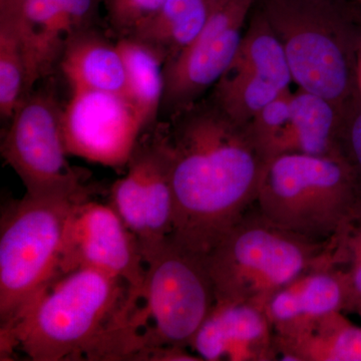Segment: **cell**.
Masks as SVG:
<instances>
[{"mask_svg":"<svg viewBox=\"0 0 361 361\" xmlns=\"http://www.w3.org/2000/svg\"><path fill=\"white\" fill-rule=\"evenodd\" d=\"M156 127L174 197L171 236L207 255L255 205L267 161L247 123L209 94Z\"/></svg>","mask_w":361,"mask_h":361,"instance_id":"1","label":"cell"},{"mask_svg":"<svg viewBox=\"0 0 361 361\" xmlns=\"http://www.w3.org/2000/svg\"><path fill=\"white\" fill-rule=\"evenodd\" d=\"M130 305L127 285L101 271L59 275L0 329L1 360L20 350L33 361H113Z\"/></svg>","mask_w":361,"mask_h":361,"instance_id":"2","label":"cell"},{"mask_svg":"<svg viewBox=\"0 0 361 361\" xmlns=\"http://www.w3.org/2000/svg\"><path fill=\"white\" fill-rule=\"evenodd\" d=\"M283 45L293 82L344 115L361 104L360 0H259Z\"/></svg>","mask_w":361,"mask_h":361,"instance_id":"3","label":"cell"},{"mask_svg":"<svg viewBox=\"0 0 361 361\" xmlns=\"http://www.w3.org/2000/svg\"><path fill=\"white\" fill-rule=\"evenodd\" d=\"M142 256L146 274L121 331V361H139L153 348L190 350L216 304L205 254L169 236Z\"/></svg>","mask_w":361,"mask_h":361,"instance_id":"4","label":"cell"},{"mask_svg":"<svg viewBox=\"0 0 361 361\" xmlns=\"http://www.w3.org/2000/svg\"><path fill=\"white\" fill-rule=\"evenodd\" d=\"M338 240L318 242L275 224L254 205L207 254L216 302L264 310L271 297L311 271L336 265Z\"/></svg>","mask_w":361,"mask_h":361,"instance_id":"5","label":"cell"},{"mask_svg":"<svg viewBox=\"0 0 361 361\" xmlns=\"http://www.w3.org/2000/svg\"><path fill=\"white\" fill-rule=\"evenodd\" d=\"M255 205L284 229L336 241L360 213L361 183L342 157L283 154L266 164Z\"/></svg>","mask_w":361,"mask_h":361,"instance_id":"6","label":"cell"},{"mask_svg":"<svg viewBox=\"0 0 361 361\" xmlns=\"http://www.w3.org/2000/svg\"><path fill=\"white\" fill-rule=\"evenodd\" d=\"M92 198V197H90ZM87 198L26 194L6 207L0 225V329L59 276V257L71 209Z\"/></svg>","mask_w":361,"mask_h":361,"instance_id":"7","label":"cell"},{"mask_svg":"<svg viewBox=\"0 0 361 361\" xmlns=\"http://www.w3.org/2000/svg\"><path fill=\"white\" fill-rule=\"evenodd\" d=\"M63 106L54 92L33 89L13 116L1 141V156L35 197L90 198L92 188L71 167L63 140Z\"/></svg>","mask_w":361,"mask_h":361,"instance_id":"8","label":"cell"},{"mask_svg":"<svg viewBox=\"0 0 361 361\" xmlns=\"http://www.w3.org/2000/svg\"><path fill=\"white\" fill-rule=\"evenodd\" d=\"M259 0H215L198 37L164 68L163 120L203 99L236 56ZM161 120V121H163Z\"/></svg>","mask_w":361,"mask_h":361,"instance_id":"9","label":"cell"},{"mask_svg":"<svg viewBox=\"0 0 361 361\" xmlns=\"http://www.w3.org/2000/svg\"><path fill=\"white\" fill-rule=\"evenodd\" d=\"M82 268L122 280L133 302L142 290L146 274L139 240L110 204L90 198L71 209L59 257V274Z\"/></svg>","mask_w":361,"mask_h":361,"instance_id":"10","label":"cell"},{"mask_svg":"<svg viewBox=\"0 0 361 361\" xmlns=\"http://www.w3.org/2000/svg\"><path fill=\"white\" fill-rule=\"evenodd\" d=\"M126 169L111 186L109 204L139 240L142 253L171 236L174 221L168 156L156 125L140 137Z\"/></svg>","mask_w":361,"mask_h":361,"instance_id":"11","label":"cell"},{"mask_svg":"<svg viewBox=\"0 0 361 361\" xmlns=\"http://www.w3.org/2000/svg\"><path fill=\"white\" fill-rule=\"evenodd\" d=\"M61 127L68 155L114 169L127 168L145 133L129 97L92 90H71Z\"/></svg>","mask_w":361,"mask_h":361,"instance_id":"12","label":"cell"},{"mask_svg":"<svg viewBox=\"0 0 361 361\" xmlns=\"http://www.w3.org/2000/svg\"><path fill=\"white\" fill-rule=\"evenodd\" d=\"M103 0H23L16 11L26 61V96L59 66L68 44L96 28Z\"/></svg>","mask_w":361,"mask_h":361,"instance_id":"13","label":"cell"},{"mask_svg":"<svg viewBox=\"0 0 361 361\" xmlns=\"http://www.w3.org/2000/svg\"><path fill=\"white\" fill-rule=\"evenodd\" d=\"M190 350L202 361L278 360L274 329L265 310L246 303L216 302Z\"/></svg>","mask_w":361,"mask_h":361,"instance_id":"14","label":"cell"},{"mask_svg":"<svg viewBox=\"0 0 361 361\" xmlns=\"http://www.w3.org/2000/svg\"><path fill=\"white\" fill-rule=\"evenodd\" d=\"M349 282L345 271L327 266L302 275L274 294L265 305L275 336L291 337L325 316L348 310Z\"/></svg>","mask_w":361,"mask_h":361,"instance_id":"15","label":"cell"},{"mask_svg":"<svg viewBox=\"0 0 361 361\" xmlns=\"http://www.w3.org/2000/svg\"><path fill=\"white\" fill-rule=\"evenodd\" d=\"M289 87L286 73L269 54L240 47L209 96L235 121L247 123Z\"/></svg>","mask_w":361,"mask_h":361,"instance_id":"16","label":"cell"},{"mask_svg":"<svg viewBox=\"0 0 361 361\" xmlns=\"http://www.w3.org/2000/svg\"><path fill=\"white\" fill-rule=\"evenodd\" d=\"M59 68L71 90H102L128 97L125 65L118 45L97 27L71 40Z\"/></svg>","mask_w":361,"mask_h":361,"instance_id":"17","label":"cell"},{"mask_svg":"<svg viewBox=\"0 0 361 361\" xmlns=\"http://www.w3.org/2000/svg\"><path fill=\"white\" fill-rule=\"evenodd\" d=\"M348 118L329 99L299 89L290 99V153L341 157V135Z\"/></svg>","mask_w":361,"mask_h":361,"instance_id":"18","label":"cell"},{"mask_svg":"<svg viewBox=\"0 0 361 361\" xmlns=\"http://www.w3.org/2000/svg\"><path fill=\"white\" fill-rule=\"evenodd\" d=\"M342 312L325 316L296 336H275L278 360L361 361V327Z\"/></svg>","mask_w":361,"mask_h":361,"instance_id":"19","label":"cell"},{"mask_svg":"<svg viewBox=\"0 0 361 361\" xmlns=\"http://www.w3.org/2000/svg\"><path fill=\"white\" fill-rule=\"evenodd\" d=\"M127 78L128 97L141 116L145 132L159 122L163 99L166 59L158 49L137 37H118Z\"/></svg>","mask_w":361,"mask_h":361,"instance_id":"20","label":"cell"},{"mask_svg":"<svg viewBox=\"0 0 361 361\" xmlns=\"http://www.w3.org/2000/svg\"><path fill=\"white\" fill-rule=\"evenodd\" d=\"M215 0H166L155 16L133 33L155 47L166 63L189 47L210 18Z\"/></svg>","mask_w":361,"mask_h":361,"instance_id":"21","label":"cell"},{"mask_svg":"<svg viewBox=\"0 0 361 361\" xmlns=\"http://www.w3.org/2000/svg\"><path fill=\"white\" fill-rule=\"evenodd\" d=\"M26 97V61L16 11L0 9V115L11 120Z\"/></svg>","mask_w":361,"mask_h":361,"instance_id":"22","label":"cell"},{"mask_svg":"<svg viewBox=\"0 0 361 361\" xmlns=\"http://www.w3.org/2000/svg\"><path fill=\"white\" fill-rule=\"evenodd\" d=\"M290 90L264 106L247 123L252 137L266 161L290 153Z\"/></svg>","mask_w":361,"mask_h":361,"instance_id":"23","label":"cell"},{"mask_svg":"<svg viewBox=\"0 0 361 361\" xmlns=\"http://www.w3.org/2000/svg\"><path fill=\"white\" fill-rule=\"evenodd\" d=\"M336 259L348 278V310H355L361 302V211L339 237Z\"/></svg>","mask_w":361,"mask_h":361,"instance_id":"24","label":"cell"},{"mask_svg":"<svg viewBox=\"0 0 361 361\" xmlns=\"http://www.w3.org/2000/svg\"><path fill=\"white\" fill-rule=\"evenodd\" d=\"M166 0H103L106 18L118 37L132 35L155 16Z\"/></svg>","mask_w":361,"mask_h":361,"instance_id":"25","label":"cell"},{"mask_svg":"<svg viewBox=\"0 0 361 361\" xmlns=\"http://www.w3.org/2000/svg\"><path fill=\"white\" fill-rule=\"evenodd\" d=\"M341 154L361 183V104L346 118L341 135Z\"/></svg>","mask_w":361,"mask_h":361,"instance_id":"26","label":"cell"},{"mask_svg":"<svg viewBox=\"0 0 361 361\" xmlns=\"http://www.w3.org/2000/svg\"><path fill=\"white\" fill-rule=\"evenodd\" d=\"M23 0H0V4H7V6H20Z\"/></svg>","mask_w":361,"mask_h":361,"instance_id":"27","label":"cell"},{"mask_svg":"<svg viewBox=\"0 0 361 361\" xmlns=\"http://www.w3.org/2000/svg\"><path fill=\"white\" fill-rule=\"evenodd\" d=\"M360 1L361 2V0H360Z\"/></svg>","mask_w":361,"mask_h":361,"instance_id":"28","label":"cell"}]
</instances>
